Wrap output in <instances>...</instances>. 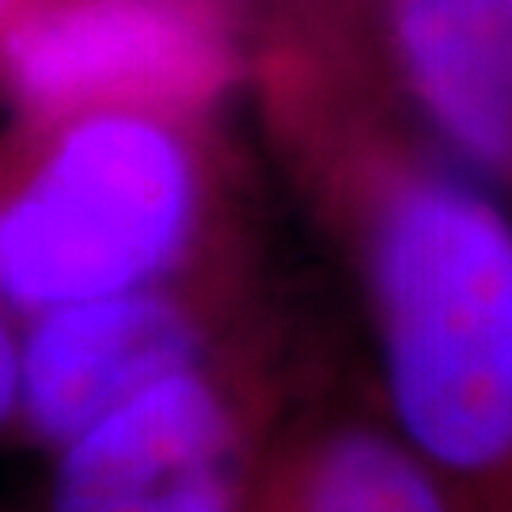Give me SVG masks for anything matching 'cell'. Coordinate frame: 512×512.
<instances>
[{"label":"cell","mask_w":512,"mask_h":512,"mask_svg":"<svg viewBox=\"0 0 512 512\" xmlns=\"http://www.w3.org/2000/svg\"><path fill=\"white\" fill-rule=\"evenodd\" d=\"M277 145L349 255L387 425L456 497H512V217L440 156L365 35L277 38L258 57Z\"/></svg>","instance_id":"cell-1"},{"label":"cell","mask_w":512,"mask_h":512,"mask_svg":"<svg viewBox=\"0 0 512 512\" xmlns=\"http://www.w3.org/2000/svg\"><path fill=\"white\" fill-rule=\"evenodd\" d=\"M198 122L95 110L0 141V311L35 319L236 262Z\"/></svg>","instance_id":"cell-2"},{"label":"cell","mask_w":512,"mask_h":512,"mask_svg":"<svg viewBox=\"0 0 512 512\" xmlns=\"http://www.w3.org/2000/svg\"><path fill=\"white\" fill-rule=\"evenodd\" d=\"M274 372L243 330L54 448L46 512H247L270 444Z\"/></svg>","instance_id":"cell-3"},{"label":"cell","mask_w":512,"mask_h":512,"mask_svg":"<svg viewBox=\"0 0 512 512\" xmlns=\"http://www.w3.org/2000/svg\"><path fill=\"white\" fill-rule=\"evenodd\" d=\"M236 76L224 0H19L0 27V92L19 122L95 110L202 122Z\"/></svg>","instance_id":"cell-4"},{"label":"cell","mask_w":512,"mask_h":512,"mask_svg":"<svg viewBox=\"0 0 512 512\" xmlns=\"http://www.w3.org/2000/svg\"><path fill=\"white\" fill-rule=\"evenodd\" d=\"M243 266L42 311L19 338V418L61 448L141 387L217 357L247 319Z\"/></svg>","instance_id":"cell-5"},{"label":"cell","mask_w":512,"mask_h":512,"mask_svg":"<svg viewBox=\"0 0 512 512\" xmlns=\"http://www.w3.org/2000/svg\"><path fill=\"white\" fill-rule=\"evenodd\" d=\"M368 27L429 141L512 198V0H372Z\"/></svg>","instance_id":"cell-6"},{"label":"cell","mask_w":512,"mask_h":512,"mask_svg":"<svg viewBox=\"0 0 512 512\" xmlns=\"http://www.w3.org/2000/svg\"><path fill=\"white\" fill-rule=\"evenodd\" d=\"M247 512H459L391 425L319 410L266 444Z\"/></svg>","instance_id":"cell-7"},{"label":"cell","mask_w":512,"mask_h":512,"mask_svg":"<svg viewBox=\"0 0 512 512\" xmlns=\"http://www.w3.org/2000/svg\"><path fill=\"white\" fill-rule=\"evenodd\" d=\"M19 418V334L0 311V433Z\"/></svg>","instance_id":"cell-8"},{"label":"cell","mask_w":512,"mask_h":512,"mask_svg":"<svg viewBox=\"0 0 512 512\" xmlns=\"http://www.w3.org/2000/svg\"><path fill=\"white\" fill-rule=\"evenodd\" d=\"M19 0H0V27L8 23V16H12V8H16Z\"/></svg>","instance_id":"cell-9"},{"label":"cell","mask_w":512,"mask_h":512,"mask_svg":"<svg viewBox=\"0 0 512 512\" xmlns=\"http://www.w3.org/2000/svg\"><path fill=\"white\" fill-rule=\"evenodd\" d=\"M497 512H512V497H509V501H505V505H501Z\"/></svg>","instance_id":"cell-10"},{"label":"cell","mask_w":512,"mask_h":512,"mask_svg":"<svg viewBox=\"0 0 512 512\" xmlns=\"http://www.w3.org/2000/svg\"><path fill=\"white\" fill-rule=\"evenodd\" d=\"M266 4H277V0H266Z\"/></svg>","instance_id":"cell-11"}]
</instances>
